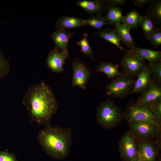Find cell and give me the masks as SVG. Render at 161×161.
<instances>
[{
    "mask_svg": "<svg viewBox=\"0 0 161 161\" xmlns=\"http://www.w3.org/2000/svg\"><path fill=\"white\" fill-rule=\"evenodd\" d=\"M23 104L30 113L31 121L45 127L58 107V103L50 87L43 81L30 86L24 95Z\"/></svg>",
    "mask_w": 161,
    "mask_h": 161,
    "instance_id": "6da1fadb",
    "label": "cell"
},
{
    "mask_svg": "<svg viewBox=\"0 0 161 161\" xmlns=\"http://www.w3.org/2000/svg\"><path fill=\"white\" fill-rule=\"evenodd\" d=\"M37 140L44 150L51 157L62 160L69 153L72 143L70 128L49 126L39 132Z\"/></svg>",
    "mask_w": 161,
    "mask_h": 161,
    "instance_id": "7a4b0ae2",
    "label": "cell"
},
{
    "mask_svg": "<svg viewBox=\"0 0 161 161\" xmlns=\"http://www.w3.org/2000/svg\"><path fill=\"white\" fill-rule=\"evenodd\" d=\"M124 111L110 99L101 102L96 111L98 124L104 128L110 129L115 128L119 125L124 118Z\"/></svg>",
    "mask_w": 161,
    "mask_h": 161,
    "instance_id": "3957f363",
    "label": "cell"
},
{
    "mask_svg": "<svg viewBox=\"0 0 161 161\" xmlns=\"http://www.w3.org/2000/svg\"><path fill=\"white\" fill-rule=\"evenodd\" d=\"M135 80V78L123 73L106 85L107 95L111 97L124 99L131 94Z\"/></svg>",
    "mask_w": 161,
    "mask_h": 161,
    "instance_id": "277c9868",
    "label": "cell"
},
{
    "mask_svg": "<svg viewBox=\"0 0 161 161\" xmlns=\"http://www.w3.org/2000/svg\"><path fill=\"white\" fill-rule=\"evenodd\" d=\"M124 118L128 122H147L161 127V123L153 115L149 106L136 105L133 101L128 104L124 111Z\"/></svg>",
    "mask_w": 161,
    "mask_h": 161,
    "instance_id": "5b68a950",
    "label": "cell"
},
{
    "mask_svg": "<svg viewBox=\"0 0 161 161\" xmlns=\"http://www.w3.org/2000/svg\"><path fill=\"white\" fill-rule=\"evenodd\" d=\"M120 64L123 73L134 78L138 77L147 66L145 59L129 51L124 54Z\"/></svg>",
    "mask_w": 161,
    "mask_h": 161,
    "instance_id": "8992f818",
    "label": "cell"
},
{
    "mask_svg": "<svg viewBox=\"0 0 161 161\" xmlns=\"http://www.w3.org/2000/svg\"><path fill=\"white\" fill-rule=\"evenodd\" d=\"M136 140L129 131L126 132L120 140L118 147L123 161H139Z\"/></svg>",
    "mask_w": 161,
    "mask_h": 161,
    "instance_id": "52a82bcc",
    "label": "cell"
},
{
    "mask_svg": "<svg viewBox=\"0 0 161 161\" xmlns=\"http://www.w3.org/2000/svg\"><path fill=\"white\" fill-rule=\"evenodd\" d=\"M130 131L137 140L151 139L161 133V127L150 123L128 122Z\"/></svg>",
    "mask_w": 161,
    "mask_h": 161,
    "instance_id": "ba28073f",
    "label": "cell"
},
{
    "mask_svg": "<svg viewBox=\"0 0 161 161\" xmlns=\"http://www.w3.org/2000/svg\"><path fill=\"white\" fill-rule=\"evenodd\" d=\"M73 76L72 85L82 89L86 87V84L91 76V72L86 66L78 59H75L72 65Z\"/></svg>",
    "mask_w": 161,
    "mask_h": 161,
    "instance_id": "9c48e42d",
    "label": "cell"
},
{
    "mask_svg": "<svg viewBox=\"0 0 161 161\" xmlns=\"http://www.w3.org/2000/svg\"><path fill=\"white\" fill-rule=\"evenodd\" d=\"M140 95L135 104L150 106L161 100V82L152 81L150 86Z\"/></svg>",
    "mask_w": 161,
    "mask_h": 161,
    "instance_id": "30bf717a",
    "label": "cell"
},
{
    "mask_svg": "<svg viewBox=\"0 0 161 161\" xmlns=\"http://www.w3.org/2000/svg\"><path fill=\"white\" fill-rule=\"evenodd\" d=\"M151 140H137L139 159L142 161H156L160 154V151Z\"/></svg>",
    "mask_w": 161,
    "mask_h": 161,
    "instance_id": "8fae6325",
    "label": "cell"
},
{
    "mask_svg": "<svg viewBox=\"0 0 161 161\" xmlns=\"http://www.w3.org/2000/svg\"><path fill=\"white\" fill-rule=\"evenodd\" d=\"M68 51L61 50L55 47L48 55L47 65L52 72L61 73L64 70L66 60L69 58Z\"/></svg>",
    "mask_w": 161,
    "mask_h": 161,
    "instance_id": "7c38bea8",
    "label": "cell"
},
{
    "mask_svg": "<svg viewBox=\"0 0 161 161\" xmlns=\"http://www.w3.org/2000/svg\"><path fill=\"white\" fill-rule=\"evenodd\" d=\"M77 4L89 13L97 14H101L108 5L106 0H83L78 1Z\"/></svg>",
    "mask_w": 161,
    "mask_h": 161,
    "instance_id": "4fadbf2b",
    "label": "cell"
},
{
    "mask_svg": "<svg viewBox=\"0 0 161 161\" xmlns=\"http://www.w3.org/2000/svg\"><path fill=\"white\" fill-rule=\"evenodd\" d=\"M74 35L66 30L58 29L54 32L51 35L56 47L61 50L68 51V44L70 39Z\"/></svg>",
    "mask_w": 161,
    "mask_h": 161,
    "instance_id": "5bb4252c",
    "label": "cell"
},
{
    "mask_svg": "<svg viewBox=\"0 0 161 161\" xmlns=\"http://www.w3.org/2000/svg\"><path fill=\"white\" fill-rule=\"evenodd\" d=\"M131 94H141L150 85L152 81L151 72L148 66L137 77Z\"/></svg>",
    "mask_w": 161,
    "mask_h": 161,
    "instance_id": "9a60e30c",
    "label": "cell"
},
{
    "mask_svg": "<svg viewBox=\"0 0 161 161\" xmlns=\"http://www.w3.org/2000/svg\"><path fill=\"white\" fill-rule=\"evenodd\" d=\"M114 27L120 41L128 48L129 51L133 50L136 47L130 33V30L125 25L121 23L115 24Z\"/></svg>",
    "mask_w": 161,
    "mask_h": 161,
    "instance_id": "2e32d148",
    "label": "cell"
},
{
    "mask_svg": "<svg viewBox=\"0 0 161 161\" xmlns=\"http://www.w3.org/2000/svg\"><path fill=\"white\" fill-rule=\"evenodd\" d=\"M85 20L69 16L61 17L57 21L56 27L58 29L66 30L80 27L85 25Z\"/></svg>",
    "mask_w": 161,
    "mask_h": 161,
    "instance_id": "e0dca14e",
    "label": "cell"
},
{
    "mask_svg": "<svg viewBox=\"0 0 161 161\" xmlns=\"http://www.w3.org/2000/svg\"><path fill=\"white\" fill-rule=\"evenodd\" d=\"M95 35L101 37L115 45L120 50L124 51L121 45L120 40L114 29L109 27L95 32Z\"/></svg>",
    "mask_w": 161,
    "mask_h": 161,
    "instance_id": "ac0fdd59",
    "label": "cell"
},
{
    "mask_svg": "<svg viewBox=\"0 0 161 161\" xmlns=\"http://www.w3.org/2000/svg\"><path fill=\"white\" fill-rule=\"evenodd\" d=\"M131 52L140 56L150 63L161 61V52L136 47Z\"/></svg>",
    "mask_w": 161,
    "mask_h": 161,
    "instance_id": "d6986e66",
    "label": "cell"
},
{
    "mask_svg": "<svg viewBox=\"0 0 161 161\" xmlns=\"http://www.w3.org/2000/svg\"><path fill=\"white\" fill-rule=\"evenodd\" d=\"M146 15L154 22L159 25H161V1L152 0L149 4Z\"/></svg>",
    "mask_w": 161,
    "mask_h": 161,
    "instance_id": "ffe728a7",
    "label": "cell"
},
{
    "mask_svg": "<svg viewBox=\"0 0 161 161\" xmlns=\"http://www.w3.org/2000/svg\"><path fill=\"white\" fill-rule=\"evenodd\" d=\"M106 9L107 12L104 17L107 22L111 25L122 22L124 16L120 7L108 4Z\"/></svg>",
    "mask_w": 161,
    "mask_h": 161,
    "instance_id": "44dd1931",
    "label": "cell"
},
{
    "mask_svg": "<svg viewBox=\"0 0 161 161\" xmlns=\"http://www.w3.org/2000/svg\"><path fill=\"white\" fill-rule=\"evenodd\" d=\"M95 71L102 72L105 74L108 78L113 79L122 74L123 72L120 71L117 66L111 62L101 63L96 68Z\"/></svg>",
    "mask_w": 161,
    "mask_h": 161,
    "instance_id": "7402d4cb",
    "label": "cell"
},
{
    "mask_svg": "<svg viewBox=\"0 0 161 161\" xmlns=\"http://www.w3.org/2000/svg\"><path fill=\"white\" fill-rule=\"evenodd\" d=\"M142 18L137 10L133 9L123 16L122 23L130 30L136 29L140 26Z\"/></svg>",
    "mask_w": 161,
    "mask_h": 161,
    "instance_id": "603a6c76",
    "label": "cell"
},
{
    "mask_svg": "<svg viewBox=\"0 0 161 161\" xmlns=\"http://www.w3.org/2000/svg\"><path fill=\"white\" fill-rule=\"evenodd\" d=\"M85 25H89L101 30L103 26L105 25H112L107 22L104 17L101 14H98L95 16L85 20Z\"/></svg>",
    "mask_w": 161,
    "mask_h": 161,
    "instance_id": "cb8c5ba5",
    "label": "cell"
},
{
    "mask_svg": "<svg viewBox=\"0 0 161 161\" xmlns=\"http://www.w3.org/2000/svg\"><path fill=\"white\" fill-rule=\"evenodd\" d=\"M140 26L147 39L157 28L152 20L146 15L142 16Z\"/></svg>",
    "mask_w": 161,
    "mask_h": 161,
    "instance_id": "d4e9b609",
    "label": "cell"
},
{
    "mask_svg": "<svg viewBox=\"0 0 161 161\" xmlns=\"http://www.w3.org/2000/svg\"><path fill=\"white\" fill-rule=\"evenodd\" d=\"M88 37L87 34H84L82 38L78 41L77 44L80 46L81 51L82 52L95 61V59L93 56V51L89 43Z\"/></svg>",
    "mask_w": 161,
    "mask_h": 161,
    "instance_id": "484cf974",
    "label": "cell"
},
{
    "mask_svg": "<svg viewBox=\"0 0 161 161\" xmlns=\"http://www.w3.org/2000/svg\"><path fill=\"white\" fill-rule=\"evenodd\" d=\"M148 66L152 76V79L156 82H161V61L148 63Z\"/></svg>",
    "mask_w": 161,
    "mask_h": 161,
    "instance_id": "4316f807",
    "label": "cell"
},
{
    "mask_svg": "<svg viewBox=\"0 0 161 161\" xmlns=\"http://www.w3.org/2000/svg\"><path fill=\"white\" fill-rule=\"evenodd\" d=\"M10 68L8 61L0 49V79L8 74Z\"/></svg>",
    "mask_w": 161,
    "mask_h": 161,
    "instance_id": "83f0119b",
    "label": "cell"
},
{
    "mask_svg": "<svg viewBox=\"0 0 161 161\" xmlns=\"http://www.w3.org/2000/svg\"><path fill=\"white\" fill-rule=\"evenodd\" d=\"M147 40L155 47L161 44V28L157 27L149 36Z\"/></svg>",
    "mask_w": 161,
    "mask_h": 161,
    "instance_id": "f1b7e54d",
    "label": "cell"
},
{
    "mask_svg": "<svg viewBox=\"0 0 161 161\" xmlns=\"http://www.w3.org/2000/svg\"><path fill=\"white\" fill-rule=\"evenodd\" d=\"M154 117L161 123V100L149 106Z\"/></svg>",
    "mask_w": 161,
    "mask_h": 161,
    "instance_id": "f546056e",
    "label": "cell"
},
{
    "mask_svg": "<svg viewBox=\"0 0 161 161\" xmlns=\"http://www.w3.org/2000/svg\"><path fill=\"white\" fill-rule=\"evenodd\" d=\"M0 161H18L13 154L6 151H0Z\"/></svg>",
    "mask_w": 161,
    "mask_h": 161,
    "instance_id": "4dcf8cb0",
    "label": "cell"
},
{
    "mask_svg": "<svg viewBox=\"0 0 161 161\" xmlns=\"http://www.w3.org/2000/svg\"><path fill=\"white\" fill-rule=\"evenodd\" d=\"M106 1L108 4L118 7L124 6L128 1V0H108Z\"/></svg>",
    "mask_w": 161,
    "mask_h": 161,
    "instance_id": "1f68e13d",
    "label": "cell"
},
{
    "mask_svg": "<svg viewBox=\"0 0 161 161\" xmlns=\"http://www.w3.org/2000/svg\"><path fill=\"white\" fill-rule=\"evenodd\" d=\"M152 0H133L134 4L140 8L148 4H149Z\"/></svg>",
    "mask_w": 161,
    "mask_h": 161,
    "instance_id": "d6a6232c",
    "label": "cell"
},
{
    "mask_svg": "<svg viewBox=\"0 0 161 161\" xmlns=\"http://www.w3.org/2000/svg\"><path fill=\"white\" fill-rule=\"evenodd\" d=\"M156 161H161V157L160 154H159Z\"/></svg>",
    "mask_w": 161,
    "mask_h": 161,
    "instance_id": "836d02e7",
    "label": "cell"
},
{
    "mask_svg": "<svg viewBox=\"0 0 161 161\" xmlns=\"http://www.w3.org/2000/svg\"><path fill=\"white\" fill-rule=\"evenodd\" d=\"M139 161H142L140 160V159H139Z\"/></svg>",
    "mask_w": 161,
    "mask_h": 161,
    "instance_id": "e575fe53",
    "label": "cell"
}]
</instances>
